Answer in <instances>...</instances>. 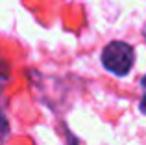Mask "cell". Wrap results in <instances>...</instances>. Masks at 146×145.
Returning a JSON list of instances; mask_svg holds the SVG:
<instances>
[{"mask_svg":"<svg viewBox=\"0 0 146 145\" xmlns=\"http://www.w3.org/2000/svg\"><path fill=\"white\" fill-rule=\"evenodd\" d=\"M102 65L115 76H126L135 62V50L124 41H111L102 50Z\"/></svg>","mask_w":146,"mask_h":145,"instance_id":"obj_1","label":"cell"},{"mask_svg":"<svg viewBox=\"0 0 146 145\" xmlns=\"http://www.w3.org/2000/svg\"><path fill=\"white\" fill-rule=\"evenodd\" d=\"M9 136V123H7L6 115L0 112V143H4Z\"/></svg>","mask_w":146,"mask_h":145,"instance_id":"obj_2","label":"cell"},{"mask_svg":"<svg viewBox=\"0 0 146 145\" xmlns=\"http://www.w3.org/2000/svg\"><path fill=\"white\" fill-rule=\"evenodd\" d=\"M7 78H9V63L0 56V82H4Z\"/></svg>","mask_w":146,"mask_h":145,"instance_id":"obj_3","label":"cell"},{"mask_svg":"<svg viewBox=\"0 0 146 145\" xmlns=\"http://www.w3.org/2000/svg\"><path fill=\"white\" fill-rule=\"evenodd\" d=\"M141 87H143V97H141V102H139V110H141V113H144L146 115V75L141 78Z\"/></svg>","mask_w":146,"mask_h":145,"instance_id":"obj_4","label":"cell"},{"mask_svg":"<svg viewBox=\"0 0 146 145\" xmlns=\"http://www.w3.org/2000/svg\"><path fill=\"white\" fill-rule=\"evenodd\" d=\"M144 39H146V26H144Z\"/></svg>","mask_w":146,"mask_h":145,"instance_id":"obj_5","label":"cell"}]
</instances>
